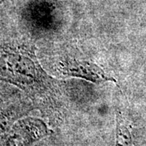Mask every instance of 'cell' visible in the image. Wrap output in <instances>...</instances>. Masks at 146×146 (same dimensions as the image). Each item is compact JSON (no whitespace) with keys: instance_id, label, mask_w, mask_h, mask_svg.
Returning <instances> with one entry per match:
<instances>
[{"instance_id":"obj_4","label":"cell","mask_w":146,"mask_h":146,"mask_svg":"<svg viewBox=\"0 0 146 146\" xmlns=\"http://www.w3.org/2000/svg\"><path fill=\"white\" fill-rule=\"evenodd\" d=\"M115 146H133L131 135L123 117L117 113L116 144Z\"/></svg>"},{"instance_id":"obj_3","label":"cell","mask_w":146,"mask_h":146,"mask_svg":"<svg viewBox=\"0 0 146 146\" xmlns=\"http://www.w3.org/2000/svg\"><path fill=\"white\" fill-rule=\"evenodd\" d=\"M58 70L63 75L83 78L94 83L115 81L98 65L88 60H78L76 58H65L59 63Z\"/></svg>"},{"instance_id":"obj_2","label":"cell","mask_w":146,"mask_h":146,"mask_svg":"<svg viewBox=\"0 0 146 146\" xmlns=\"http://www.w3.org/2000/svg\"><path fill=\"white\" fill-rule=\"evenodd\" d=\"M47 134V127L42 121L27 119L13 127L3 141V146H30Z\"/></svg>"},{"instance_id":"obj_1","label":"cell","mask_w":146,"mask_h":146,"mask_svg":"<svg viewBox=\"0 0 146 146\" xmlns=\"http://www.w3.org/2000/svg\"><path fill=\"white\" fill-rule=\"evenodd\" d=\"M0 81L28 92L44 91L50 83L36 58L34 47L21 42L0 43Z\"/></svg>"}]
</instances>
